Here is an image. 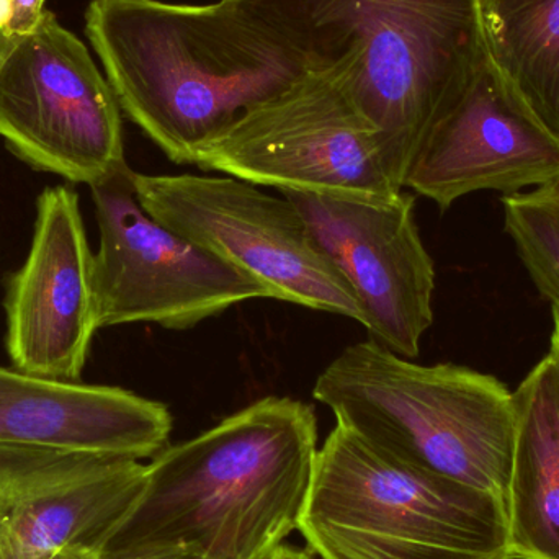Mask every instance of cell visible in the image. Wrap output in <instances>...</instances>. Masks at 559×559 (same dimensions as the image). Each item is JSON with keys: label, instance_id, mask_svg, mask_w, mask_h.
Here are the masks:
<instances>
[{"label": "cell", "instance_id": "cell-1", "mask_svg": "<svg viewBox=\"0 0 559 559\" xmlns=\"http://www.w3.org/2000/svg\"><path fill=\"white\" fill-rule=\"evenodd\" d=\"M85 35L121 111L189 166L249 108L319 71L231 0H92Z\"/></svg>", "mask_w": 559, "mask_h": 559}, {"label": "cell", "instance_id": "cell-19", "mask_svg": "<svg viewBox=\"0 0 559 559\" xmlns=\"http://www.w3.org/2000/svg\"><path fill=\"white\" fill-rule=\"evenodd\" d=\"M48 559H102V555L97 548L74 545V547H66L62 550L56 551Z\"/></svg>", "mask_w": 559, "mask_h": 559}, {"label": "cell", "instance_id": "cell-15", "mask_svg": "<svg viewBox=\"0 0 559 559\" xmlns=\"http://www.w3.org/2000/svg\"><path fill=\"white\" fill-rule=\"evenodd\" d=\"M504 495L509 559H559V360L548 354L514 391Z\"/></svg>", "mask_w": 559, "mask_h": 559}, {"label": "cell", "instance_id": "cell-23", "mask_svg": "<svg viewBox=\"0 0 559 559\" xmlns=\"http://www.w3.org/2000/svg\"><path fill=\"white\" fill-rule=\"evenodd\" d=\"M16 41H12V39L7 38L5 33L2 29V23H0V64H2L3 59L9 55L10 49L13 48Z\"/></svg>", "mask_w": 559, "mask_h": 559}, {"label": "cell", "instance_id": "cell-22", "mask_svg": "<svg viewBox=\"0 0 559 559\" xmlns=\"http://www.w3.org/2000/svg\"><path fill=\"white\" fill-rule=\"evenodd\" d=\"M551 312H554V332H551V354L557 355L559 360V309L551 308Z\"/></svg>", "mask_w": 559, "mask_h": 559}, {"label": "cell", "instance_id": "cell-20", "mask_svg": "<svg viewBox=\"0 0 559 559\" xmlns=\"http://www.w3.org/2000/svg\"><path fill=\"white\" fill-rule=\"evenodd\" d=\"M120 559H206V558H203L202 555L195 554V551L176 550V551H164V554H156V555H144V557L120 558Z\"/></svg>", "mask_w": 559, "mask_h": 559}, {"label": "cell", "instance_id": "cell-18", "mask_svg": "<svg viewBox=\"0 0 559 559\" xmlns=\"http://www.w3.org/2000/svg\"><path fill=\"white\" fill-rule=\"evenodd\" d=\"M46 0H0V23L12 41H19L38 26Z\"/></svg>", "mask_w": 559, "mask_h": 559}, {"label": "cell", "instance_id": "cell-16", "mask_svg": "<svg viewBox=\"0 0 559 559\" xmlns=\"http://www.w3.org/2000/svg\"><path fill=\"white\" fill-rule=\"evenodd\" d=\"M486 56L559 140V0H481Z\"/></svg>", "mask_w": 559, "mask_h": 559}, {"label": "cell", "instance_id": "cell-12", "mask_svg": "<svg viewBox=\"0 0 559 559\" xmlns=\"http://www.w3.org/2000/svg\"><path fill=\"white\" fill-rule=\"evenodd\" d=\"M559 182V140L486 56L466 91L432 128L404 189L449 210L469 193Z\"/></svg>", "mask_w": 559, "mask_h": 559}, {"label": "cell", "instance_id": "cell-13", "mask_svg": "<svg viewBox=\"0 0 559 559\" xmlns=\"http://www.w3.org/2000/svg\"><path fill=\"white\" fill-rule=\"evenodd\" d=\"M36 213L28 258L7 286V354L29 377L78 383L98 331L94 254L74 190L46 189Z\"/></svg>", "mask_w": 559, "mask_h": 559}, {"label": "cell", "instance_id": "cell-7", "mask_svg": "<svg viewBox=\"0 0 559 559\" xmlns=\"http://www.w3.org/2000/svg\"><path fill=\"white\" fill-rule=\"evenodd\" d=\"M147 215L261 283L269 296L364 324L354 289L289 200L229 176L133 173Z\"/></svg>", "mask_w": 559, "mask_h": 559}, {"label": "cell", "instance_id": "cell-8", "mask_svg": "<svg viewBox=\"0 0 559 559\" xmlns=\"http://www.w3.org/2000/svg\"><path fill=\"white\" fill-rule=\"evenodd\" d=\"M0 138L33 169L88 187L127 166L114 88L49 10L0 64Z\"/></svg>", "mask_w": 559, "mask_h": 559}, {"label": "cell", "instance_id": "cell-5", "mask_svg": "<svg viewBox=\"0 0 559 559\" xmlns=\"http://www.w3.org/2000/svg\"><path fill=\"white\" fill-rule=\"evenodd\" d=\"M296 531L319 559H509L501 496L413 468L338 424Z\"/></svg>", "mask_w": 559, "mask_h": 559}, {"label": "cell", "instance_id": "cell-11", "mask_svg": "<svg viewBox=\"0 0 559 559\" xmlns=\"http://www.w3.org/2000/svg\"><path fill=\"white\" fill-rule=\"evenodd\" d=\"M141 460L0 443V559L100 550L146 485Z\"/></svg>", "mask_w": 559, "mask_h": 559}, {"label": "cell", "instance_id": "cell-2", "mask_svg": "<svg viewBox=\"0 0 559 559\" xmlns=\"http://www.w3.org/2000/svg\"><path fill=\"white\" fill-rule=\"evenodd\" d=\"M309 404L264 397L147 465L133 511L102 559L189 550L206 559H265L298 528L318 455Z\"/></svg>", "mask_w": 559, "mask_h": 559}, {"label": "cell", "instance_id": "cell-9", "mask_svg": "<svg viewBox=\"0 0 559 559\" xmlns=\"http://www.w3.org/2000/svg\"><path fill=\"white\" fill-rule=\"evenodd\" d=\"M91 192L100 233L92 267L98 329L151 322L187 331L239 302L271 298L261 283L147 215L128 164Z\"/></svg>", "mask_w": 559, "mask_h": 559}, {"label": "cell", "instance_id": "cell-6", "mask_svg": "<svg viewBox=\"0 0 559 559\" xmlns=\"http://www.w3.org/2000/svg\"><path fill=\"white\" fill-rule=\"evenodd\" d=\"M278 192L394 197L403 192L380 131L338 69L316 71L255 105L199 150L195 164Z\"/></svg>", "mask_w": 559, "mask_h": 559}, {"label": "cell", "instance_id": "cell-21", "mask_svg": "<svg viewBox=\"0 0 559 559\" xmlns=\"http://www.w3.org/2000/svg\"><path fill=\"white\" fill-rule=\"evenodd\" d=\"M265 559H311V555L306 554L305 550H298V548L280 545V547L275 548Z\"/></svg>", "mask_w": 559, "mask_h": 559}, {"label": "cell", "instance_id": "cell-17", "mask_svg": "<svg viewBox=\"0 0 559 559\" xmlns=\"http://www.w3.org/2000/svg\"><path fill=\"white\" fill-rule=\"evenodd\" d=\"M506 233L540 295L559 309V182L502 197Z\"/></svg>", "mask_w": 559, "mask_h": 559}, {"label": "cell", "instance_id": "cell-4", "mask_svg": "<svg viewBox=\"0 0 559 559\" xmlns=\"http://www.w3.org/2000/svg\"><path fill=\"white\" fill-rule=\"evenodd\" d=\"M312 396L338 426L386 455L504 499L514 391L492 374L419 365L370 338L345 347L319 374Z\"/></svg>", "mask_w": 559, "mask_h": 559}, {"label": "cell", "instance_id": "cell-10", "mask_svg": "<svg viewBox=\"0 0 559 559\" xmlns=\"http://www.w3.org/2000/svg\"><path fill=\"white\" fill-rule=\"evenodd\" d=\"M280 193L354 289L371 341L416 358L433 322L436 265L417 228L414 197Z\"/></svg>", "mask_w": 559, "mask_h": 559}, {"label": "cell", "instance_id": "cell-14", "mask_svg": "<svg viewBox=\"0 0 559 559\" xmlns=\"http://www.w3.org/2000/svg\"><path fill=\"white\" fill-rule=\"evenodd\" d=\"M173 424L166 404L123 388L0 367V443L144 460L169 445Z\"/></svg>", "mask_w": 559, "mask_h": 559}, {"label": "cell", "instance_id": "cell-3", "mask_svg": "<svg viewBox=\"0 0 559 559\" xmlns=\"http://www.w3.org/2000/svg\"><path fill=\"white\" fill-rule=\"evenodd\" d=\"M319 71L380 131L397 183L486 59L481 0H231Z\"/></svg>", "mask_w": 559, "mask_h": 559}]
</instances>
